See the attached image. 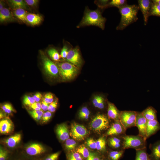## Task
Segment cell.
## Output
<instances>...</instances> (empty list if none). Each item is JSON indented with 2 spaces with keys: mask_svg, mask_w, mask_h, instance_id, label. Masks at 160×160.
I'll use <instances>...</instances> for the list:
<instances>
[{
  "mask_svg": "<svg viewBox=\"0 0 160 160\" xmlns=\"http://www.w3.org/2000/svg\"><path fill=\"white\" fill-rule=\"evenodd\" d=\"M118 9L121 18L119 25L116 27L117 30H123L138 20L137 15L140 9L138 6L127 4Z\"/></svg>",
  "mask_w": 160,
  "mask_h": 160,
  "instance_id": "1",
  "label": "cell"
},
{
  "mask_svg": "<svg viewBox=\"0 0 160 160\" xmlns=\"http://www.w3.org/2000/svg\"><path fill=\"white\" fill-rule=\"evenodd\" d=\"M106 21V19L102 16L100 10L97 9L95 10H91L86 7L82 19L77 28L93 25L103 30Z\"/></svg>",
  "mask_w": 160,
  "mask_h": 160,
  "instance_id": "2",
  "label": "cell"
},
{
  "mask_svg": "<svg viewBox=\"0 0 160 160\" xmlns=\"http://www.w3.org/2000/svg\"><path fill=\"white\" fill-rule=\"evenodd\" d=\"M123 138L124 150L132 148L137 150L146 148V139L140 135L125 134L123 135Z\"/></svg>",
  "mask_w": 160,
  "mask_h": 160,
  "instance_id": "3",
  "label": "cell"
},
{
  "mask_svg": "<svg viewBox=\"0 0 160 160\" xmlns=\"http://www.w3.org/2000/svg\"><path fill=\"white\" fill-rule=\"evenodd\" d=\"M59 73L62 79L65 81L73 79L77 75L79 68L68 62L57 64Z\"/></svg>",
  "mask_w": 160,
  "mask_h": 160,
  "instance_id": "4",
  "label": "cell"
},
{
  "mask_svg": "<svg viewBox=\"0 0 160 160\" xmlns=\"http://www.w3.org/2000/svg\"><path fill=\"white\" fill-rule=\"evenodd\" d=\"M110 119L105 114H98L92 121L90 127L93 131L98 133L107 130L111 125Z\"/></svg>",
  "mask_w": 160,
  "mask_h": 160,
  "instance_id": "5",
  "label": "cell"
},
{
  "mask_svg": "<svg viewBox=\"0 0 160 160\" xmlns=\"http://www.w3.org/2000/svg\"><path fill=\"white\" fill-rule=\"evenodd\" d=\"M44 71L46 75L52 78L57 77L59 73L57 65L49 59L42 51H40Z\"/></svg>",
  "mask_w": 160,
  "mask_h": 160,
  "instance_id": "6",
  "label": "cell"
},
{
  "mask_svg": "<svg viewBox=\"0 0 160 160\" xmlns=\"http://www.w3.org/2000/svg\"><path fill=\"white\" fill-rule=\"evenodd\" d=\"M137 114V112L134 111H121L119 121L126 129L135 126Z\"/></svg>",
  "mask_w": 160,
  "mask_h": 160,
  "instance_id": "7",
  "label": "cell"
},
{
  "mask_svg": "<svg viewBox=\"0 0 160 160\" xmlns=\"http://www.w3.org/2000/svg\"><path fill=\"white\" fill-rule=\"evenodd\" d=\"M69 134L74 139L78 141H82L87 136L89 132L84 126L73 122L71 124Z\"/></svg>",
  "mask_w": 160,
  "mask_h": 160,
  "instance_id": "8",
  "label": "cell"
},
{
  "mask_svg": "<svg viewBox=\"0 0 160 160\" xmlns=\"http://www.w3.org/2000/svg\"><path fill=\"white\" fill-rule=\"evenodd\" d=\"M47 152L46 148L42 145L37 143H31L25 148L26 154L29 157H39Z\"/></svg>",
  "mask_w": 160,
  "mask_h": 160,
  "instance_id": "9",
  "label": "cell"
},
{
  "mask_svg": "<svg viewBox=\"0 0 160 160\" xmlns=\"http://www.w3.org/2000/svg\"><path fill=\"white\" fill-rule=\"evenodd\" d=\"M66 60L68 62L80 68L82 63L79 49L78 47L69 50Z\"/></svg>",
  "mask_w": 160,
  "mask_h": 160,
  "instance_id": "10",
  "label": "cell"
},
{
  "mask_svg": "<svg viewBox=\"0 0 160 160\" xmlns=\"http://www.w3.org/2000/svg\"><path fill=\"white\" fill-rule=\"evenodd\" d=\"M126 130L119 120L115 121L107 130L105 136L123 135L125 134Z\"/></svg>",
  "mask_w": 160,
  "mask_h": 160,
  "instance_id": "11",
  "label": "cell"
},
{
  "mask_svg": "<svg viewBox=\"0 0 160 160\" xmlns=\"http://www.w3.org/2000/svg\"><path fill=\"white\" fill-rule=\"evenodd\" d=\"M138 6L143 16L144 25L147 23L151 8L153 4L152 0H138Z\"/></svg>",
  "mask_w": 160,
  "mask_h": 160,
  "instance_id": "12",
  "label": "cell"
},
{
  "mask_svg": "<svg viewBox=\"0 0 160 160\" xmlns=\"http://www.w3.org/2000/svg\"><path fill=\"white\" fill-rule=\"evenodd\" d=\"M147 120L142 112H137L135 121V126L138 128V135L147 139L146 128Z\"/></svg>",
  "mask_w": 160,
  "mask_h": 160,
  "instance_id": "13",
  "label": "cell"
},
{
  "mask_svg": "<svg viewBox=\"0 0 160 160\" xmlns=\"http://www.w3.org/2000/svg\"><path fill=\"white\" fill-rule=\"evenodd\" d=\"M123 135L110 136L108 140V145L115 150H124Z\"/></svg>",
  "mask_w": 160,
  "mask_h": 160,
  "instance_id": "14",
  "label": "cell"
},
{
  "mask_svg": "<svg viewBox=\"0 0 160 160\" xmlns=\"http://www.w3.org/2000/svg\"><path fill=\"white\" fill-rule=\"evenodd\" d=\"M160 130V124L157 119L147 121L146 128V137L155 134Z\"/></svg>",
  "mask_w": 160,
  "mask_h": 160,
  "instance_id": "15",
  "label": "cell"
},
{
  "mask_svg": "<svg viewBox=\"0 0 160 160\" xmlns=\"http://www.w3.org/2000/svg\"><path fill=\"white\" fill-rule=\"evenodd\" d=\"M56 133L61 141H66L69 138V133L68 127L65 123H62L58 125L56 129Z\"/></svg>",
  "mask_w": 160,
  "mask_h": 160,
  "instance_id": "16",
  "label": "cell"
},
{
  "mask_svg": "<svg viewBox=\"0 0 160 160\" xmlns=\"http://www.w3.org/2000/svg\"><path fill=\"white\" fill-rule=\"evenodd\" d=\"M14 125L9 119L6 118L0 121V132L2 134H8L13 130Z\"/></svg>",
  "mask_w": 160,
  "mask_h": 160,
  "instance_id": "17",
  "label": "cell"
},
{
  "mask_svg": "<svg viewBox=\"0 0 160 160\" xmlns=\"http://www.w3.org/2000/svg\"><path fill=\"white\" fill-rule=\"evenodd\" d=\"M120 112L113 103L107 102V116L109 119L119 120Z\"/></svg>",
  "mask_w": 160,
  "mask_h": 160,
  "instance_id": "18",
  "label": "cell"
},
{
  "mask_svg": "<svg viewBox=\"0 0 160 160\" xmlns=\"http://www.w3.org/2000/svg\"><path fill=\"white\" fill-rule=\"evenodd\" d=\"M150 148L151 151L149 154L150 160H160V140L151 144Z\"/></svg>",
  "mask_w": 160,
  "mask_h": 160,
  "instance_id": "19",
  "label": "cell"
},
{
  "mask_svg": "<svg viewBox=\"0 0 160 160\" xmlns=\"http://www.w3.org/2000/svg\"><path fill=\"white\" fill-rule=\"evenodd\" d=\"M21 135L20 133H17L4 140V143L9 147L14 148L20 142Z\"/></svg>",
  "mask_w": 160,
  "mask_h": 160,
  "instance_id": "20",
  "label": "cell"
},
{
  "mask_svg": "<svg viewBox=\"0 0 160 160\" xmlns=\"http://www.w3.org/2000/svg\"><path fill=\"white\" fill-rule=\"evenodd\" d=\"M14 15L9 9L4 7L0 11V22L2 23L13 21L14 20Z\"/></svg>",
  "mask_w": 160,
  "mask_h": 160,
  "instance_id": "21",
  "label": "cell"
},
{
  "mask_svg": "<svg viewBox=\"0 0 160 160\" xmlns=\"http://www.w3.org/2000/svg\"><path fill=\"white\" fill-rule=\"evenodd\" d=\"M42 20V16L37 14L28 13L26 17V22L32 26L39 25Z\"/></svg>",
  "mask_w": 160,
  "mask_h": 160,
  "instance_id": "22",
  "label": "cell"
},
{
  "mask_svg": "<svg viewBox=\"0 0 160 160\" xmlns=\"http://www.w3.org/2000/svg\"><path fill=\"white\" fill-rule=\"evenodd\" d=\"M142 113L147 121L157 119V111L152 106L148 107Z\"/></svg>",
  "mask_w": 160,
  "mask_h": 160,
  "instance_id": "23",
  "label": "cell"
},
{
  "mask_svg": "<svg viewBox=\"0 0 160 160\" xmlns=\"http://www.w3.org/2000/svg\"><path fill=\"white\" fill-rule=\"evenodd\" d=\"M10 6L13 9L21 8L24 9H29L24 0H9L8 1Z\"/></svg>",
  "mask_w": 160,
  "mask_h": 160,
  "instance_id": "24",
  "label": "cell"
},
{
  "mask_svg": "<svg viewBox=\"0 0 160 160\" xmlns=\"http://www.w3.org/2000/svg\"><path fill=\"white\" fill-rule=\"evenodd\" d=\"M92 103L94 106L96 108L103 109L105 107V100L103 96L97 95L94 97Z\"/></svg>",
  "mask_w": 160,
  "mask_h": 160,
  "instance_id": "25",
  "label": "cell"
},
{
  "mask_svg": "<svg viewBox=\"0 0 160 160\" xmlns=\"http://www.w3.org/2000/svg\"><path fill=\"white\" fill-rule=\"evenodd\" d=\"M106 137L101 136L96 141V149L102 153H105L107 151Z\"/></svg>",
  "mask_w": 160,
  "mask_h": 160,
  "instance_id": "26",
  "label": "cell"
},
{
  "mask_svg": "<svg viewBox=\"0 0 160 160\" xmlns=\"http://www.w3.org/2000/svg\"><path fill=\"white\" fill-rule=\"evenodd\" d=\"M28 12L23 9L19 8L14 9L13 14L16 18L20 20L25 22H26L27 16L28 14Z\"/></svg>",
  "mask_w": 160,
  "mask_h": 160,
  "instance_id": "27",
  "label": "cell"
},
{
  "mask_svg": "<svg viewBox=\"0 0 160 160\" xmlns=\"http://www.w3.org/2000/svg\"><path fill=\"white\" fill-rule=\"evenodd\" d=\"M124 150H111L108 153V160H119L123 156Z\"/></svg>",
  "mask_w": 160,
  "mask_h": 160,
  "instance_id": "28",
  "label": "cell"
},
{
  "mask_svg": "<svg viewBox=\"0 0 160 160\" xmlns=\"http://www.w3.org/2000/svg\"><path fill=\"white\" fill-rule=\"evenodd\" d=\"M135 160H150L149 155L147 152V148L136 150Z\"/></svg>",
  "mask_w": 160,
  "mask_h": 160,
  "instance_id": "29",
  "label": "cell"
},
{
  "mask_svg": "<svg viewBox=\"0 0 160 160\" xmlns=\"http://www.w3.org/2000/svg\"><path fill=\"white\" fill-rule=\"evenodd\" d=\"M47 53L50 57L53 60L58 61L61 56L58 51L55 48H52L49 49L47 51Z\"/></svg>",
  "mask_w": 160,
  "mask_h": 160,
  "instance_id": "30",
  "label": "cell"
},
{
  "mask_svg": "<svg viewBox=\"0 0 160 160\" xmlns=\"http://www.w3.org/2000/svg\"><path fill=\"white\" fill-rule=\"evenodd\" d=\"M76 151L83 157L87 159L89 156L90 152L84 145H79L76 149Z\"/></svg>",
  "mask_w": 160,
  "mask_h": 160,
  "instance_id": "31",
  "label": "cell"
},
{
  "mask_svg": "<svg viewBox=\"0 0 160 160\" xmlns=\"http://www.w3.org/2000/svg\"><path fill=\"white\" fill-rule=\"evenodd\" d=\"M66 156L67 160H84L82 157L76 151H71Z\"/></svg>",
  "mask_w": 160,
  "mask_h": 160,
  "instance_id": "32",
  "label": "cell"
},
{
  "mask_svg": "<svg viewBox=\"0 0 160 160\" xmlns=\"http://www.w3.org/2000/svg\"><path fill=\"white\" fill-rule=\"evenodd\" d=\"M90 114V112L88 109L86 107L82 108L79 113V116L82 119L87 120Z\"/></svg>",
  "mask_w": 160,
  "mask_h": 160,
  "instance_id": "33",
  "label": "cell"
},
{
  "mask_svg": "<svg viewBox=\"0 0 160 160\" xmlns=\"http://www.w3.org/2000/svg\"><path fill=\"white\" fill-rule=\"evenodd\" d=\"M76 143L74 140L68 139L65 141V146L66 149L69 151H72L76 148Z\"/></svg>",
  "mask_w": 160,
  "mask_h": 160,
  "instance_id": "34",
  "label": "cell"
},
{
  "mask_svg": "<svg viewBox=\"0 0 160 160\" xmlns=\"http://www.w3.org/2000/svg\"><path fill=\"white\" fill-rule=\"evenodd\" d=\"M127 1L126 0H112L109 1L108 4V7H115L118 8L127 4Z\"/></svg>",
  "mask_w": 160,
  "mask_h": 160,
  "instance_id": "35",
  "label": "cell"
},
{
  "mask_svg": "<svg viewBox=\"0 0 160 160\" xmlns=\"http://www.w3.org/2000/svg\"><path fill=\"white\" fill-rule=\"evenodd\" d=\"M28 112L32 118L36 121L40 120L44 114L43 111L41 110L28 111Z\"/></svg>",
  "mask_w": 160,
  "mask_h": 160,
  "instance_id": "36",
  "label": "cell"
},
{
  "mask_svg": "<svg viewBox=\"0 0 160 160\" xmlns=\"http://www.w3.org/2000/svg\"><path fill=\"white\" fill-rule=\"evenodd\" d=\"M151 16L160 17V6L153 3L150 13Z\"/></svg>",
  "mask_w": 160,
  "mask_h": 160,
  "instance_id": "37",
  "label": "cell"
},
{
  "mask_svg": "<svg viewBox=\"0 0 160 160\" xmlns=\"http://www.w3.org/2000/svg\"><path fill=\"white\" fill-rule=\"evenodd\" d=\"M9 157V153L8 151L1 146L0 147V160H8Z\"/></svg>",
  "mask_w": 160,
  "mask_h": 160,
  "instance_id": "38",
  "label": "cell"
},
{
  "mask_svg": "<svg viewBox=\"0 0 160 160\" xmlns=\"http://www.w3.org/2000/svg\"><path fill=\"white\" fill-rule=\"evenodd\" d=\"M35 100L33 97L25 95L23 99V103L27 105L30 106L35 103Z\"/></svg>",
  "mask_w": 160,
  "mask_h": 160,
  "instance_id": "39",
  "label": "cell"
},
{
  "mask_svg": "<svg viewBox=\"0 0 160 160\" xmlns=\"http://www.w3.org/2000/svg\"><path fill=\"white\" fill-rule=\"evenodd\" d=\"M1 108L5 113H10L15 111L12 106L9 103L4 104L1 106Z\"/></svg>",
  "mask_w": 160,
  "mask_h": 160,
  "instance_id": "40",
  "label": "cell"
},
{
  "mask_svg": "<svg viewBox=\"0 0 160 160\" xmlns=\"http://www.w3.org/2000/svg\"><path fill=\"white\" fill-rule=\"evenodd\" d=\"M42 101L45 102L47 104H50L54 101L53 95L50 92L46 93L44 95Z\"/></svg>",
  "mask_w": 160,
  "mask_h": 160,
  "instance_id": "41",
  "label": "cell"
},
{
  "mask_svg": "<svg viewBox=\"0 0 160 160\" xmlns=\"http://www.w3.org/2000/svg\"><path fill=\"white\" fill-rule=\"evenodd\" d=\"M60 154V152L51 154L47 156L42 160H57Z\"/></svg>",
  "mask_w": 160,
  "mask_h": 160,
  "instance_id": "42",
  "label": "cell"
},
{
  "mask_svg": "<svg viewBox=\"0 0 160 160\" xmlns=\"http://www.w3.org/2000/svg\"><path fill=\"white\" fill-rule=\"evenodd\" d=\"M87 146L91 149H96V143L92 138L88 139L86 141Z\"/></svg>",
  "mask_w": 160,
  "mask_h": 160,
  "instance_id": "43",
  "label": "cell"
},
{
  "mask_svg": "<svg viewBox=\"0 0 160 160\" xmlns=\"http://www.w3.org/2000/svg\"><path fill=\"white\" fill-rule=\"evenodd\" d=\"M58 100L56 99L49 105L48 110L51 112H55L58 105Z\"/></svg>",
  "mask_w": 160,
  "mask_h": 160,
  "instance_id": "44",
  "label": "cell"
},
{
  "mask_svg": "<svg viewBox=\"0 0 160 160\" xmlns=\"http://www.w3.org/2000/svg\"><path fill=\"white\" fill-rule=\"evenodd\" d=\"M52 114L51 112L47 111L44 113L42 117L43 123H46L48 122L51 119Z\"/></svg>",
  "mask_w": 160,
  "mask_h": 160,
  "instance_id": "45",
  "label": "cell"
},
{
  "mask_svg": "<svg viewBox=\"0 0 160 160\" xmlns=\"http://www.w3.org/2000/svg\"><path fill=\"white\" fill-rule=\"evenodd\" d=\"M101 158L98 153L90 152L89 156L86 159V160H100Z\"/></svg>",
  "mask_w": 160,
  "mask_h": 160,
  "instance_id": "46",
  "label": "cell"
},
{
  "mask_svg": "<svg viewBox=\"0 0 160 160\" xmlns=\"http://www.w3.org/2000/svg\"><path fill=\"white\" fill-rule=\"evenodd\" d=\"M24 1L28 6L33 8L37 7L39 2L38 0H25Z\"/></svg>",
  "mask_w": 160,
  "mask_h": 160,
  "instance_id": "47",
  "label": "cell"
},
{
  "mask_svg": "<svg viewBox=\"0 0 160 160\" xmlns=\"http://www.w3.org/2000/svg\"><path fill=\"white\" fill-rule=\"evenodd\" d=\"M69 51V50H68V48L66 45L64 46L60 53L61 57L64 59H66Z\"/></svg>",
  "mask_w": 160,
  "mask_h": 160,
  "instance_id": "48",
  "label": "cell"
},
{
  "mask_svg": "<svg viewBox=\"0 0 160 160\" xmlns=\"http://www.w3.org/2000/svg\"><path fill=\"white\" fill-rule=\"evenodd\" d=\"M98 6L102 8L103 9L108 7V4L109 2L108 0H100L98 1Z\"/></svg>",
  "mask_w": 160,
  "mask_h": 160,
  "instance_id": "49",
  "label": "cell"
},
{
  "mask_svg": "<svg viewBox=\"0 0 160 160\" xmlns=\"http://www.w3.org/2000/svg\"><path fill=\"white\" fill-rule=\"evenodd\" d=\"M30 107L34 110H41V103L40 102H35L30 106Z\"/></svg>",
  "mask_w": 160,
  "mask_h": 160,
  "instance_id": "50",
  "label": "cell"
},
{
  "mask_svg": "<svg viewBox=\"0 0 160 160\" xmlns=\"http://www.w3.org/2000/svg\"><path fill=\"white\" fill-rule=\"evenodd\" d=\"M36 102H39L41 100L42 95L40 92H37L33 96Z\"/></svg>",
  "mask_w": 160,
  "mask_h": 160,
  "instance_id": "51",
  "label": "cell"
},
{
  "mask_svg": "<svg viewBox=\"0 0 160 160\" xmlns=\"http://www.w3.org/2000/svg\"><path fill=\"white\" fill-rule=\"evenodd\" d=\"M49 105L48 104L42 101L41 103V109L44 111H47L48 110Z\"/></svg>",
  "mask_w": 160,
  "mask_h": 160,
  "instance_id": "52",
  "label": "cell"
},
{
  "mask_svg": "<svg viewBox=\"0 0 160 160\" xmlns=\"http://www.w3.org/2000/svg\"><path fill=\"white\" fill-rule=\"evenodd\" d=\"M24 156H20V157H18L11 160H35ZM8 160H9L8 159Z\"/></svg>",
  "mask_w": 160,
  "mask_h": 160,
  "instance_id": "53",
  "label": "cell"
},
{
  "mask_svg": "<svg viewBox=\"0 0 160 160\" xmlns=\"http://www.w3.org/2000/svg\"><path fill=\"white\" fill-rule=\"evenodd\" d=\"M4 2L0 0V11L2 10L3 9L4 7Z\"/></svg>",
  "mask_w": 160,
  "mask_h": 160,
  "instance_id": "54",
  "label": "cell"
},
{
  "mask_svg": "<svg viewBox=\"0 0 160 160\" xmlns=\"http://www.w3.org/2000/svg\"><path fill=\"white\" fill-rule=\"evenodd\" d=\"M152 1L153 3L160 6V0H153Z\"/></svg>",
  "mask_w": 160,
  "mask_h": 160,
  "instance_id": "55",
  "label": "cell"
},
{
  "mask_svg": "<svg viewBox=\"0 0 160 160\" xmlns=\"http://www.w3.org/2000/svg\"><path fill=\"white\" fill-rule=\"evenodd\" d=\"M4 114L2 112H0V119L2 118H3L4 116Z\"/></svg>",
  "mask_w": 160,
  "mask_h": 160,
  "instance_id": "56",
  "label": "cell"
},
{
  "mask_svg": "<svg viewBox=\"0 0 160 160\" xmlns=\"http://www.w3.org/2000/svg\"><path fill=\"white\" fill-rule=\"evenodd\" d=\"M100 160H108V158H101Z\"/></svg>",
  "mask_w": 160,
  "mask_h": 160,
  "instance_id": "57",
  "label": "cell"
}]
</instances>
